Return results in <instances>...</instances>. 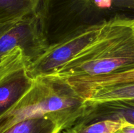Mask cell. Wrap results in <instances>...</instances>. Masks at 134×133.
<instances>
[{"instance_id": "obj_1", "label": "cell", "mask_w": 134, "mask_h": 133, "mask_svg": "<svg viewBox=\"0 0 134 133\" xmlns=\"http://www.w3.org/2000/svg\"><path fill=\"white\" fill-rule=\"evenodd\" d=\"M133 21L134 18H130L107 21L92 42L42 78L58 82L134 69Z\"/></svg>"}, {"instance_id": "obj_2", "label": "cell", "mask_w": 134, "mask_h": 133, "mask_svg": "<svg viewBox=\"0 0 134 133\" xmlns=\"http://www.w3.org/2000/svg\"><path fill=\"white\" fill-rule=\"evenodd\" d=\"M88 108L85 100L67 85L34 78L24 93L0 114V133L25 120L45 116L57 117L70 128L86 115Z\"/></svg>"}, {"instance_id": "obj_3", "label": "cell", "mask_w": 134, "mask_h": 133, "mask_svg": "<svg viewBox=\"0 0 134 133\" xmlns=\"http://www.w3.org/2000/svg\"><path fill=\"white\" fill-rule=\"evenodd\" d=\"M106 24L107 22H103L92 25L77 31L59 43L48 46L27 66L28 75L32 78H37L51 73L92 42Z\"/></svg>"}, {"instance_id": "obj_4", "label": "cell", "mask_w": 134, "mask_h": 133, "mask_svg": "<svg viewBox=\"0 0 134 133\" xmlns=\"http://www.w3.org/2000/svg\"><path fill=\"white\" fill-rule=\"evenodd\" d=\"M16 46L21 47L31 61L47 47L37 12L21 20L0 37V57Z\"/></svg>"}, {"instance_id": "obj_5", "label": "cell", "mask_w": 134, "mask_h": 133, "mask_svg": "<svg viewBox=\"0 0 134 133\" xmlns=\"http://www.w3.org/2000/svg\"><path fill=\"white\" fill-rule=\"evenodd\" d=\"M58 82L67 85L85 100L97 90L134 83V69L94 77L69 78Z\"/></svg>"}, {"instance_id": "obj_6", "label": "cell", "mask_w": 134, "mask_h": 133, "mask_svg": "<svg viewBox=\"0 0 134 133\" xmlns=\"http://www.w3.org/2000/svg\"><path fill=\"white\" fill-rule=\"evenodd\" d=\"M88 107L86 114L77 123L86 124L103 119L123 118L134 124V100L108 102Z\"/></svg>"}, {"instance_id": "obj_7", "label": "cell", "mask_w": 134, "mask_h": 133, "mask_svg": "<svg viewBox=\"0 0 134 133\" xmlns=\"http://www.w3.org/2000/svg\"><path fill=\"white\" fill-rule=\"evenodd\" d=\"M34 78L27 72V68L0 85V114L14 104L31 86Z\"/></svg>"}, {"instance_id": "obj_8", "label": "cell", "mask_w": 134, "mask_h": 133, "mask_svg": "<svg viewBox=\"0 0 134 133\" xmlns=\"http://www.w3.org/2000/svg\"><path fill=\"white\" fill-rule=\"evenodd\" d=\"M69 128L68 124L62 120L45 116L18 123L4 133H61Z\"/></svg>"}, {"instance_id": "obj_9", "label": "cell", "mask_w": 134, "mask_h": 133, "mask_svg": "<svg viewBox=\"0 0 134 133\" xmlns=\"http://www.w3.org/2000/svg\"><path fill=\"white\" fill-rule=\"evenodd\" d=\"M42 0H0V23L20 20L37 13Z\"/></svg>"}, {"instance_id": "obj_10", "label": "cell", "mask_w": 134, "mask_h": 133, "mask_svg": "<svg viewBox=\"0 0 134 133\" xmlns=\"http://www.w3.org/2000/svg\"><path fill=\"white\" fill-rule=\"evenodd\" d=\"M31 61L20 46L15 47L4 54L0 61V85L26 69Z\"/></svg>"}, {"instance_id": "obj_11", "label": "cell", "mask_w": 134, "mask_h": 133, "mask_svg": "<svg viewBox=\"0 0 134 133\" xmlns=\"http://www.w3.org/2000/svg\"><path fill=\"white\" fill-rule=\"evenodd\" d=\"M134 100V83L97 90L85 100L88 106L113 101Z\"/></svg>"}, {"instance_id": "obj_12", "label": "cell", "mask_w": 134, "mask_h": 133, "mask_svg": "<svg viewBox=\"0 0 134 133\" xmlns=\"http://www.w3.org/2000/svg\"><path fill=\"white\" fill-rule=\"evenodd\" d=\"M125 121L124 119L119 118L100 120L86 124L75 123L61 133H115Z\"/></svg>"}, {"instance_id": "obj_13", "label": "cell", "mask_w": 134, "mask_h": 133, "mask_svg": "<svg viewBox=\"0 0 134 133\" xmlns=\"http://www.w3.org/2000/svg\"><path fill=\"white\" fill-rule=\"evenodd\" d=\"M112 1L117 6L134 10V0H112Z\"/></svg>"}, {"instance_id": "obj_14", "label": "cell", "mask_w": 134, "mask_h": 133, "mask_svg": "<svg viewBox=\"0 0 134 133\" xmlns=\"http://www.w3.org/2000/svg\"><path fill=\"white\" fill-rule=\"evenodd\" d=\"M115 133H134V124L128 122L126 120L122 126L118 129Z\"/></svg>"}, {"instance_id": "obj_15", "label": "cell", "mask_w": 134, "mask_h": 133, "mask_svg": "<svg viewBox=\"0 0 134 133\" xmlns=\"http://www.w3.org/2000/svg\"><path fill=\"white\" fill-rule=\"evenodd\" d=\"M20 20L12 21V22H5V23H0V37L2 36L4 33H5L7 31H9L10 28H12V27H13L14 25L16 24V23Z\"/></svg>"}, {"instance_id": "obj_16", "label": "cell", "mask_w": 134, "mask_h": 133, "mask_svg": "<svg viewBox=\"0 0 134 133\" xmlns=\"http://www.w3.org/2000/svg\"><path fill=\"white\" fill-rule=\"evenodd\" d=\"M2 56H1V57H0V61H1V57H2Z\"/></svg>"}, {"instance_id": "obj_17", "label": "cell", "mask_w": 134, "mask_h": 133, "mask_svg": "<svg viewBox=\"0 0 134 133\" xmlns=\"http://www.w3.org/2000/svg\"><path fill=\"white\" fill-rule=\"evenodd\" d=\"M133 29H134V21H133Z\"/></svg>"}, {"instance_id": "obj_18", "label": "cell", "mask_w": 134, "mask_h": 133, "mask_svg": "<svg viewBox=\"0 0 134 133\" xmlns=\"http://www.w3.org/2000/svg\"><path fill=\"white\" fill-rule=\"evenodd\" d=\"M133 31H134V29H133Z\"/></svg>"}]
</instances>
